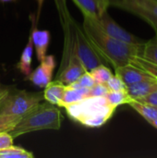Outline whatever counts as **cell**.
Here are the masks:
<instances>
[{"label":"cell","mask_w":157,"mask_h":158,"mask_svg":"<svg viewBox=\"0 0 157 158\" xmlns=\"http://www.w3.org/2000/svg\"><path fill=\"white\" fill-rule=\"evenodd\" d=\"M82 30L105 63L114 69L130 64L132 56H142L143 43L129 44L111 37L100 27L96 19L83 16Z\"/></svg>","instance_id":"6da1fadb"},{"label":"cell","mask_w":157,"mask_h":158,"mask_svg":"<svg viewBox=\"0 0 157 158\" xmlns=\"http://www.w3.org/2000/svg\"><path fill=\"white\" fill-rule=\"evenodd\" d=\"M70 119L88 128H98L105 124L114 115L116 108L105 96H87L65 106Z\"/></svg>","instance_id":"7a4b0ae2"},{"label":"cell","mask_w":157,"mask_h":158,"mask_svg":"<svg viewBox=\"0 0 157 158\" xmlns=\"http://www.w3.org/2000/svg\"><path fill=\"white\" fill-rule=\"evenodd\" d=\"M63 119L64 117L57 106L48 102L39 103L20 118L9 133L13 138H17L38 131H58L61 128Z\"/></svg>","instance_id":"3957f363"},{"label":"cell","mask_w":157,"mask_h":158,"mask_svg":"<svg viewBox=\"0 0 157 158\" xmlns=\"http://www.w3.org/2000/svg\"><path fill=\"white\" fill-rule=\"evenodd\" d=\"M43 100L41 92L30 93L24 90L8 91L0 102V115H17L22 117Z\"/></svg>","instance_id":"277c9868"},{"label":"cell","mask_w":157,"mask_h":158,"mask_svg":"<svg viewBox=\"0 0 157 158\" xmlns=\"http://www.w3.org/2000/svg\"><path fill=\"white\" fill-rule=\"evenodd\" d=\"M70 22L74 35L76 54L86 70L91 71L97 66L105 63L103 57L98 54V52L94 49V47L88 40L82 30V27H81L73 18H71Z\"/></svg>","instance_id":"5b68a950"},{"label":"cell","mask_w":157,"mask_h":158,"mask_svg":"<svg viewBox=\"0 0 157 158\" xmlns=\"http://www.w3.org/2000/svg\"><path fill=\"white\" fill-rule=\"evenodd\" d=\"M100 25V27L111 37L125 42V43H129V44H142L143 42L141 41V39H139L137 36H135L134 34L129 32L128 31H126L125 29H123L121 26H119L112 18L111 16L108 14L107 11H105L100 18H98L96 19Z\"/></svg>","instance_id":"8992f818"},{"label":"cell","mask_w":157,"mask_h":158,"mask_svg":"<svg viewBox=\"0 0 157 158\" xmlns=\"http://www.w3.org/2000/svg\"><path fill=\"white\" fill-rule=\"evenodd\" d=\"M56 63V57L53 55H46L44 58L40 61V65L26 76L25 80L31 81L35 86L44 88L50 81H52Z\"/></svg>","instance_id":"52a82bcc"},{"label":"cell","mask_w":157,"mask_h":158,"mask_svg":"<svg viewBox=\"0 0 157 158\" xmlns=\"http://www.w3.org/2000/svg\"><path fill=\"white\" fill-rule=\"evenodd\" d=\"M110 6L134 15L144 13L157 18V1L155 0H110Z\"/></svg>","instance_id":"ba28073f"},{"label":"cell","mask_w":157,"mask_h":158,"mask_svg":"<svg viewBox=\"0 0 157 158\" xmlns=\"http://www.w3.org/2000/svg\"><path fill=\"white\" fill-rule=\"evenodd\" d=\"M115 71H116V75L122 80V81L125 83L126 86L153 78L146 71L130 63L115 69Z\"/></svg>","instance_id":"9c48e42d"},{"label":"cell","mask_w":157,"mask_h":158,"mask_svg":"<svg viewBox=\"0 0 157 158\" xmlns=\"http://www.w3.org/2000/svg\"><path fill=\"white\" fill-rule=\"evenodd\" d=\"M31 20H32V28L31 30V36L32 39L33 43V47L36 52V56L39 61H42L44 56H46L47 49L50 44V39H51V34L50 31L47 30H38L36 28V23L33 21L32 16H31Z\"/></svg>","instance_id":"30bf717a"},{"label":"cell","mask_w":157,"mask_h":158,"mask_svg":"<svg viewBox=\"0 0 157 158\" xmlns=\"http://www.w3.org/2000/svg\"><path fill=\"white\" fill-rule=\"evenodd\" d=\"M83 16L93 19L100 18L110 6V0H72Z\"/></svg>","instance_id":"8fae6325"},{"label":"cell","mask_w":157,"mask_h":158,"mask_svg":"<svg viewBox=\"0 0 157 158\" xmlns=\"http://www.w3.org/2000/svg\"><path fill=\"white\" fill-rule=\"evenodd\" d=\"M128 94L132 100H139L157 91V80L151 78L126 87Z\"/></svg>","instance_id":"7c38bea8"},{"label":"cell","mask_w":157,"mask_h":158,"mask_svg":"<svg viewBox=\"0 0 157 158\" xmlns=\"http://www.w3.org/2000/svg\"><path fill=\"white\" fill-rule=\"evenodd\" d=\"M85 71H88V70H86V69L84 68L82 63L80 61V59H77L71 62L70 64H68L63 70L57 72L56 81H58L68 85L76 81L79 79V77Z\"/></svg>","instance_id":"4fadbf2b"},{"label":"cell","mask_w":157,"mask_h":158,"mask_svg":"<svg viewBox=\"0 0 157 158\" xmlns=\"http://www.w3.org/2000/svg\"><path fill=\"white\" fill-rule=\"evenodd\" d=\"M65 89H66V84L56 80L50 81L44 87V91L43 92V100H45L50 104L60 106L65 93Z\"/></svg>","instance_id":"5bb4252c"},{"label":"cell","mask_w":157,"mask_h":158,"mask_svg":"<svg viewBox=\"0 0 157 158\" xmlns=\"http://www.w3.org/2000/svg\"><path fill=\"white\" fill-rule=\"evenodd\" d=\"M90 88L73 87L71 85H66L65 93L60 104V107H65L68 105L79 102L83 98L89 96Z\"/></svg>","instance_id":"9a60e30c"},{"label":"cell","mask_w":157,"mask_h":158,"mask_svg":"<svg viewBox=\"0 0 157 158\" xmlns=\"http://www.w3.org/2000/svg\"><path fill=\"white\" fill-rule=\"evenodd\" d=\"M33 49H34L33 43H32L31 36L30 34L28 43L21 53V56L18 64L16 65V68L25 76H28L31 71V60H32Z\"/></svg>","instance_id":"2e32d148"},{"label":"cell","mask_w":157,"mask_h":158,"mask_svg":"<svg viewBox=\"0 0 157 158\" xmlns=\"http://www.w3.org/2000/svg\"><path fill=\"white\" fill-rule=\"evenodd\" d=\"M129 105L136 111L138 112L143 118H144L147 121L153 120L157 118V106L143 103L140 101L132 100L129 103Z\"/></svg>","instance_id":"e0dca14e"},{"label":"cell","mask_w":157,"mask_h":158,"mask_svg":"<svg viewBox=\"0 0 157 158\" xmlns=\"http://www.w3.org/2000/svg\"><path fill=\"white\" fill-rule=\"evenodd\" d=\"M105 98L107 100V102L114 106L115 108H117L118 106L121 105H125L128 104L132 101V99L130 98V96L128 94L126 90L123 91H109L106 95Z\"/></svg>","instance_id":"ac0fdd59"},{"label":"cell","mask_w":157,"mask_h":158,"mask_svg":"<svg viewBox=\"0 0 157 158\" xmlns=\"http://www.w3.org/2000/svg\"><path fill=\"white\" fill-rule=\"evenodd\" d=\"M140 56L157 65V33L154 38L143 43L142 56Z\"/></svg>","instance_id":"d6986e66"},{"label":"cell","mask_w":157,"mask_h":158,"mask_svg":"<svg viewBox=\"0 0 157 158\" xmlns=\"http://www.w3.org/2000/svg\"><path fill=\"white\" fill-rule=\"evenodd\" d=\"M31 152L14 144L4 150H0V158H33Z\"/></svg>","instance_id":"ffe728a7"},{"label":"cell","mask_w":157,"mask_h":158,"mask_svg":"<svg viewBox=\"0 0 157 158\" xmlns=\"http://www.w3.org/2000/svg\"><path fill=\"white\" fill-rule=\"evenodd\" d=\"M130 63L140 68V69H143L149 75H151L153 78L157 80V65L152 63L151 61L146 60L145 58H143L140 56H132Z\"/></svg>","instance_id":"44dd1931"},{"label":"cell","mask_w":157,"mask_h":158,"mask_svg":"<svg viewBox=\"0 0 157 158\" xmlns=\"http://www.w3.org/2000/svg\"><path fill=\"white\" fill-rule=\"evenodd\" d=\"M95 83H106L107 81L113 76L111 70L104 64L97 66L90 71Z\"/></svg>","instance_id":"7402d4cb"},{"label":"cell","mask_w":157,"mask_h":158,"mask_svg":"<svg viewBox=\"0 0 157 158\" xmlns=\"http://www.w3.org/2000/svg\"><path fill=\"white\" fill-rule=\"evenodd\" d=\"M20 116L17 115H0V133L9 132L19 121Z\"/></svg>","instance_id":"603a6c76"},{"label":"cell","mask_w":157,"mask_h":158,"mask_svg":"<svg viewBox=\"0 0 157 158\" xmlns=\"http://www.w3.org/2000/svg\"><path fill=\"white\" fill-rule=\"evenodd\" d=\"M54 1H55V5H56L57 13H58L60 24L62 27L67 22L68 19L71 16L68 11V8L67 0H54Z\"/></svg>","instance_id":"cb8c5ba5"},{"label":"cell","mask_w":157,"mask_h":158,"mask_svg":"<svg viewBox=\"0 0 157 158\" xmlns=\"http://www.w3.org/2000/svg\"><path fill=\"white\" fill-rule=\"evenodd\" d=\"M95 83L93 76L91 75L90 71H85L84 73H82L79 79L68 85H71L73 87H82V88H91L93 84Z\"/></svg>","instance_id":"d4e9b609"},{"label":"cell","mask_w":157,"mask_h":158,"mask_svg":"<svg viewBox=\"0 0 157 158\" xmlns=\"http://www.w3.org/2000/svg\"><path fill=\"white\" fill-rule=\"evenodd\" d=\"M105 85L107 86L109 91H123L126 90V85L125 83L122 81V80L117 76V75H113L105 83Z\"/></svg>","instance_id":"484cf974"},{"label":"cell","mask_w":157,"mask_h":158,"mask_svg":"<svg viewBox=\"0 0 157 158\" xmlns=\"http://www.w3.org/2000/svg\"><path fill=\"white\" fill-rule=\"evenodd\" d=\"M109 92L105 83H94L89 89V96H105Z\"/></svg>","instance_id":"4316f807"},{"label":"cell","mask_w":157,"mask_h":158,"mask_svg":"<svg viewBox=\"0 0 157 158\" xmlns=\"http://www.w3.org/2000/svg\"><path fill=\"white\" fill-rule=\"evenodd\" d=\"M13 137L9 132L0 133V150H4L13 145Z\"/></svg>","instance_id":"83f0119b"},{"label":"cell","mask_w":157,"mask_h":158,"mask_svg":"<svg viewBox=\"0 0 157 158\" xmlns=\"http://www.w3.org/2000/svg\"><path fill=\"white\" fill-rule=\"evenodd\" d=\"M136 16L140 17L141 19L145 20L148 24H150L155 29V31H156L157 33V18L153 17V16H150V15H147V14H144V13H139Z\"/></svg>","instance_id":"f1b7e54d"},{"label":"cell","mask_w":157,"mask_h":158,"mask_svg":"<svg viewBox=\"0 0 157 158\" xmlns=\"http://www.w3.org/2000/svg\"><path fill=\"white\" fill-rule=\"evenodd\" d=\"M136 101H140V102H143V103H147V104H150V105H153V106H157V91L139 99V100H136Z\"/></svg>","instance_id":"f546056e"},{"label":"cell","mask_w":157,"mask_h":158,"mask_svg":"<svg viewBox=\"0 0 157 158\" xmlns=\"http://www.w3.org/2000/svg\"><path fill=\"white\" fill-rule=\"evenodd\" d=\"M36 1L38 3V16H37V20H38L39 15H40V12H41V9H42V6H43V4L44 0H36Z\"/></svg>","instance_id":"4dcf8cb0"},{"label":"cell","mask_w":157,"mask_h":158,"mask_svg":"<svg viewBox=\"0 0 157 158\" xmlns=\"http://www.w3.org/2000/svg\"><path fill=\"white\" fill-rule=\"evenodd\" d=\"M9 90L7 89H4V90H0V102L4 99V97L6 95V94L8 93Z\"/></svg>","instance_id":"1f68e13d"},{"label":"cell","mask_w":157,"mask_h":158,"mask_svg":"<svg viewBox=\"0 0 157 158\" xmlns=\"http://www.w3.org/2000/svg\"><path fill=\"white\" fill-rule=\"evenodd\" d=\"M153 127H155V128H156L157 129V118L155 119H153V120H150V121H148Z\"/></svg>","instance_id":"d6a6232c"},{"label":"cell","mask_w":157,"mask_h":158,"mask_svg":"<svg viewBox=\"0 0 157 158\" xmlns=\"http://www.w3.org/2000/svg\"><path fill=\"white\" fill-rule=\"evenodd\" d=\"M9 1H13V0H0V2H2V3H6V2H9Z\"/></svg>","instance_id":"836d02e7"},{"label":"cell","mask_w":157,"mask_h":158,"mask_svg":"<svg viewBox=\"0 0 157 158\" xmlns=\"http://www.w3.org/2000/svg\"><path fill=\"white\" fill-rule=\"evenodd\" d=\"M155 1H157V0H155Z\"/></svg>","instance_id":"e575fe53"}]
</instances>
